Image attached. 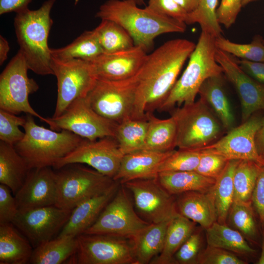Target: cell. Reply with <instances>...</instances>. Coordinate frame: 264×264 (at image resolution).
I'll return each instance as SVG.
<instances>
[{
    "instance_id": "1",
    "label": "cell",
    "mask_w": 264,
    "mask_h": 264,
    "mask_svg": "<svg viewBox=\"0 0 264 264\" xmlns=\"http://www.w3.org/2000/svg\"><path fill=\"white\" fill-rule=\"evenodd\" d=\"M196 45L187 39L171 40L147 55L138 72L132 119L146 118L147 113L159 109Z\"/></svg>"
},
{
    "instance_id": "2",
    "label": "cell",
    "mask_w": 264,
    "mask_h": 264,
    "mask_svg": "<svg viewBox=\"0 0 264 264\" xmlns=\"http://www.w3.org/2000/svg\"><path fill=\"white\" fill-rule=\"evenodd\" d=\"M138 6L133 0H108L100 5L95 17L116 22L130 34L134 45L146 51L158 36L186 31L185 23Z\"/></svg>"
},
{
    "instance_id": "3",
    "label": "cell",
    "mask_w": 264,
    "mask_h": 264,
    "mask_svg": "<svg viewBox=\"0 0 264 264\" xmlns=\"http://www.w3.org/2000/svg\"><path fill=\"white\" fill-rule=\"evenodd\" d=\"M55 1L47 0L36 10H22L16 13L14 20L20 50L28 68L41 75H53L48 38L53 23L50 12Z\"/></svg>"
},
{
    "instance_id": "4",
    "label": "cell",
    "mask_w": 264,
    "mask_h": 264,
    "mask_svg": "<svg viewBox=\"0 0 264 264\" xmlns=\"http://www.w3.org/2000/svg\"><path fill=\"white\" fill-rule=\"evenodd\" d=\"M216 49L215 38L201 31L185 69L158 110H170L176 105L179 107L194 103L206 79L223 74L216 59Z\"/></svg>"
},
{
    "instance_id": "5",
    "label": "cell",
    "mask_w": 264,
    "mask_h": 264,
    "mask_svg": "<svg viewBox=\"0 0 264 264\" xmlns=\"http://www.w3.org/2000/svg\"><path fill=\"white\" fill-rule=\"evenodd\" d=\"M33 116L27 114L23 128L25 135L14 145L29 169L53 167L79 144L83 139L66 130L60 132L38 125Z\"/></svg>"
},
{
    "instance_id": "6",
    "label": "cell",
    "mask_w": 264,
    "mask_h": 264,
    "mask_svg": "<svg viewBox=\"0 0 264 264\" xmlns=\"http://www.w3.org/2000/svg\"><path fill=\"white\" fill-rule=\"evenodd\" d=\"M55 172V206L72 210L91 198L105 194L120 183L79 163L66 165Z\"/></svg>"
},
{
    "instance_id": "7",
    "label": "cell",
    "mask_w": 264,
    "mask_h": 264,
    "mask_svg": "<svg viewBox=\"0 0 264 264\" xmlns=\"http://www.w3.org/2000/svg\"><path fill=\"white\" fill-rule=\"evenodd\" d=\"M172 115L176 121L178 149L199 151L216 141L220 134V121L200 98L176 109Z\"/></svg>"
},
{
    "instance_id": "8",
    "label": "cell",
    "mask_w": 264,
    "mask_h": 264,
    "mask_svg": "<svg viewBox=\"0 0 264 264\" xmlns=\"http://www.w3.org/2000/svg\"><path fill=\"white\" fill-rule=\"evenodd\" d=\"M138 84V73L122 80L97 79L87 98L99 114L119 124L132 117Z\"/></svg>"
},
{
    "instance_id": "9",
    "label": "cell",
    "mask_w": 264,
    "mask_h": 264,
    "mask_svg": "<svg viewBox=\"0 0 264 264\" xmlns=\"http://www.w3.org/2000/svg\"><path fill=\"white\" fill-rule=\"evenodd\" d=\"M29 69L19 49L0 76V109L15 114L24 112L48 124L47 118L38 113L29 102L30 94L39 89L37 82L27 75Z\"/></svg>"
},
{
    "instance_id": "10",
    "label": "cell",
    "mask_w": 264,
    "mask_h": 264,
    "mask_svg": "<svg viewBox=\"0 0 264 264\" xmlns=\"http://www.w3.org/2000/svg\"><path fill=\"white\" fill-rule=\"evenodd\" d=\"M51 67L57 81V98L52 117L61 115L76 99L85 97L97 78L89 61L60 60L51 57Z\"/></svg>"
},
{
    "instance_id": "11",
    "label": "cell",
    "mask_w": 264,
    "mask_h": 264,
    "mask_svg": "<svg viewBox=\"0 0 264 264\" xmlns=\"http://www.w3.org/2000/svg\"><path fill=\"white\" fill-rule=\"evenodd\" d=\"M77 248L72 258L77 264H135L132 241L128 238L99 234L76 237Z\"/></svg>"
},
{
    "instance_id": "12",
    "label": "cell",
    "mask_w": 264,
    "mask_h": 264,
    "mask_svg": "<svg viewBox=\"0 0 264 264\" xmlns=\"http://www.w3.org/2000/svg\"><path fill=\"white\" fill-rule=\"evenodd\" d=\"M149 224L137 214L128 190L120 184L96 221L84 233L108 234L132 240Z\"/></svg>"
},
{
    "instance_id": "13",
    "label": "cell",
    "mask_w": 264,
    "mask_h": 264,
    "mask_svg": "<svg viewBox=\"0 0 264 264\" xmlns=\"http://www.w3.org/2000/svg\"><path fill=\"white\" fill-rule=\"evenodd\" d=\"M47 119L50 129L68 131L89 140L114 138L118 125L96 112L87 96L75 100L60 116Z\"/></svg>"
},
{
    "instance_id": "14",
    "label": "cell",
    "mask_w": 264,
    "mask_h": 264,
    "mask_svg": "<svg viewBox=\"0 0 264 264\" xmlns=\"http://www.w3.org/2000/svg\"><path fill=\"white\" fill-rule=\"evenodd\" d=\"M122 184L132 195L135 211L146 221L159 223L179 215L176 196L169 193L156 178L134 179Z\"/></svg>"
},
{
    "instance_id": "15",
    "label": "cell",
    "mask_w": 264,
    "mask_h": 264,
    "mask_svg": "<svg viewBox=\"0 0 264 264\" xmlns=\"http://www.w3.org/2000/svg\"><path fill=\"white\" fill-rule=\"evenodd\" d=\"M123 156L113 137L95 140L83 138L75 149L58 160L53 167L58 169L69 164H86L113 178L119 170Z\"/></svg>"
},
{
    "instance_id": "16",
    "label": "cell",
    "mask_w": 264,
    "mask_h": 264,
    "mask_svg": "<svg viewBox=\"0 0 264 264\" xmlns=\"http://www.w3.org/2000/svg\"><path fill=\"white\" fill-rule=\"evenodd\" d=\"M71 211L55 205L42 207L19 212L12 223L34 248L58 236Z\"/></svg>"
},
{
    "instance_id": "17",
    "label": "cell",
    "mask_w": 264,
    "mask_h": 264,
    "mask_svg": "<svg viewBox=\"0 0 264 264\" xmlns=\"http://www.w3.org/2000/svg\"><path fill=\"white\" fill-rule=\"evenodd\" d=\"M261 121L260 117H251L229 130L226 135L200 150L220 154L229 160H250L264 166V157L258 153L255 142Z\"/></svg>"
},
{
    "instance_id": "18",
    "label": "cell",
    "mask_w": 264,
    "mask_h": 264,
    "mask_svg": "<svg viewBox=\"0 0 264 264\" xmlns=\"http://www.w3.org/2000/svg\"><path fill=\"white\" fill-rule=\"evenodd\" d=\"M215 57L223 74L233 85L239 97L242 122L255 112L264 110V85L249 76L240 67L235 57L217 47Z\"/></svg>"
},
{
    "instance_id": "19",
    "label": "cell",
    "mask_w": 264,
    "mask_h": 264,
    "mask_svg": "<svg viewBox=\"0 0 264 264\" xmlns=\"http://www.w3.org/2000/svg\"><path fill=\"white\" fill-rule=\"evenodd\" d=\"M47 166L30 169L21 188L14 195L19 212L55 205V172Z\"/></svg>"
},
{
    "instance_id": "20",
    "label": "cell",
    "mask_w": 264,
    "mask_h": 264,
    "mask_svg": "<svg viewBox=\"0 0 264 264\" xmlns=\"http://www.w3.org/2000/svg\"><path fill=\"white\" fill-rule=\"evenodd\" d=\"M143 47H132L112 53H102L90 61L97 79L117 81L132 77L141 68L147 56Z\"/></svg>"
},
{
    "instance_id": "21",
    "label": "cell",
    "mask_w": 264,
    "mask_h": 264,
    "mask_svg": "<svg viewBox=\"0 0 264 264\" xmlns=\"http://www.w3.org/2000/svg\"><path fill=\"white\" fill-rule=\"evenodd\" d=\"M174 150L159 152L142 150L124 154L113 179L124 184L134 179L157 178L161 165Z\"/></svg>"
},
{
    "instance_id": "22",
    "label": "cell",
    "mask_w": 264,
    "mask_h": 264,
    "mask_svg": "<svg viewBox=\"0 0 264 264\" xmlns=\"http://www.w3.org/2000/svg\"><path fill=\"white\" fill-rule=\"evenodd\" d=\"M119 185L105 194L84 201L73 209L68 220L57 237H76L84 233L96 221L115 194Z\"/></svg>"
},
{
    "instance_id": "23",
    "label": "cell",
    "mask_w": 264,
    "mask_h": 264,
    "mask_svg": "<svg viewBox=\"0 0 264 264\" xmlns=\"http://www.w3.org/2000/svg\"><path fill=\"white\" fill-rule=\"evenodd\" d=\"M178 213L205 230L217 220L212 188L207 192L189 191L175 196Z\"/></svg>"
},
{
    "instance_id": "24",
    "label": "cell",
    "mask_w": 264,
    "mask_h": 264,
    "mask_svg": "<svg viewBox=\"0 0 264 264\" xmlns=\"http://www.w3.org/2000/svg\"><path fill=\"white\" fill-rule=\"evenodd\" d=\"M12 222L0 224V264H26L33 247Z\"/></svg>"
},
{
    "instance_id": "25",
    "label": "cell",
    "mask_w": 264,
    "mask_h": 264,
    "mask_svg": "<svg viewBox=\"0 0 264 264\" xmlns=\"http://www.w3.org/2000/svg\"><path fill=\"white\" fill-rule=\"evenodd\" d=\"M171 220L150 223L131 240L135 264H150L151 261L160 253Z\"/></svg>"
},
{
    "instance_id": "26",
    "label": "cell",
    "mask_w": 264,
    "mask_h": 264,
    "mask_svg": "<svg viewBox=\"0 0 264 264\" xmlns=\"http://www.w3.org/2000/svg\"><path fill=\"white\" fill-rule=\"evenodd\" d=\"M148 121L147 133L142 150L167 152L176 147L177 124L172 115L168 118L161 119L153 112L146 114Z\"/></svg>"
},
{
    "instance_id": "27",
    "label": "cell",
    "mask_w": 264,
    "mask_h": 264,
    "mask_svg": "<svg viewBox=\"0 0 264 264\" xmlns=\"http://www.w3.org/2000/svg\"><path fill=\"white\" fill-rule=\"evenodd\" d=\"M223 75L206 79L198 94L213 109L222 126L229 131L233 128L235 119L223 87Z\"/></svg>"
},
{
    "instance_id": "28",
    "label": "cell",
    "mask_w": 264,
    "mask_h": 264,
    "mask_svg": "<svg viewBox=\"0 0 264 264\" xmlns=\"http://www.w3.org/2000/svg\"><path fill=\"white\" fill-rule=\"evenodd\" d=\"M29 170L14 146L0 141V183L9 188L13 196L23 185Z\"/></svg>"
},
{
    "instance_id": "29",
    "label": "cell",
    "mask_w": 264,
    "mask_h": 264,
    "mask_svg": "<svg viewBox=\"0 0 264 264\" xmlns=\"http://www.w3.org/2000/svg\"><path fill=\"white\" fill-rule=\"evenodd\" d=\"M156 178L161 185L174 196L189 191H209L216 181L195 171L162 172L158 173Z\"/></svg>"
},
{
    "instance_id": "30",
    "label": "cell",
    "mask_w": 264,
    "mask_h": 264,
    "mask_svg": "<svg viewBox=\"0 0 264 264\" xmlns=\"http://www.w3.org/2000/svg\"><path fill=\"white\" fill-rule=\"evenodd\" d=\"M195 222L178 215L172 219L168 226L163 248L150 264H176V253L195 230Z\"/></svg>"
},
{
    "instance_id": "31",
    "label": "cell",
    "mask_w": 264,
    "mask_h": 264,
    "mask_svg": "<svg viewBox=\"0 0 264 264\" xmlns=\"http://www.w3.org/2000/svg\"><path fill=\"white\" fill-rule=\"evenodd\" d=\"M77 248L76 237H57L34 248L29 264H61L70 262Z\"/></svg>"
},
{
    "instance_id": "32",
    "label": "cell",
    "mask_w": 264,
    "mask_h": 264,
    "mask_svg": "<svg viewBox=\"0 0 264 264\" xmlns=\"http://www.w3.org/2000/svg\"><path fill=\"white\" fill-rule=\"evenodd\" d=\"M208 245L224 249L236 255H253L255 250L238 231L217 221L205 229Z\"/></svg>"
},
{
    "instance_id": "33",
    "label": "cell",
    "mask_w": 264,
    "mask_h": 264,
    "mask_svg": "<svg viewBox=\"0 0 264 264\" xmlns=\"http://www.w3.org/2000/svg\"><path fill=\"white\" fill-rule=\"evenodd\" d=\"M51 57L60 60L91 61L103 53L94 30L86 31L71 43L60 48H50Z\"/></svg>"
},
{
    "instance_id": "34",
    "label": "cell",
    "mask_w": 264,
    "mask_h": 264,
    "mask_svg": "<svg viewBox=\"0 0 264 264\" xmlns=\"http://www.w3.org/2000/svg\"><path fill=\"white\" fill-rule=\"evenodd\" d=\"M239 160H229L212 187L217 214V221L226 224L229 209L234 201L233 176Z\"/></svg>"
},
{
    "instance_id": "35",
    "label": "cell",
    "mask_w": 264,
    "mask_h": 264,
    "mask_svg": "<svg viewBox=\"0 0 264 264\" xmlns=\"http://www.w3.org/2000/svg\"><path fill=\"white\" fill-rule=\"evenodd\" d=\"M148 126L147 117L130 118L118 124L114 138L124 155L142 149Z\"/></svg>"
},
{
    "instance_id": "36",
    "label": "cell",
    "mask_w": 264,
    "mask_h": 264,
    "mask_svg": "<svg viewBox=\"0 0 264 264\" xmlns=\"http://www.w3.org/2000/svg\"><path fill=\"white\" fill-rule=\"evenodd\" d=\"M94 30L103 53H112L134 46L133 39L128 32L114 22L102 20Z\"/></svg>"
},
{
    "instance_id": "37",
    "label": "cell",
    "mask_w": 264,
    "mask_h": 264,
    "mask_svg": "<svg viewBox=\"0 0 264 264\" xmlns=\"http://www.w3.org/2000/svg\"><path fill=\"white\" fill-rule=\"evenodd\" d=\"M261 167L252 161H240L233 176V201L252 202L253 191Z\"/></svg>"
},
{
    "instance_id": "38",
    "label": "cell",
    "mask_w": 264,
    "mask_h": 264,
    "mask_svg": "<svg viewBox=\"0 0 264 264\" xmlns=\"http://www.w3.org/2000/svg\"><path fill=\"white\" fill-rule=\"evenodd\" d=\"M227 223L246 239L257 243L258 230L252 202L233 201L228 213Z\"/></svg>"
},
{
    "instance_id": "39",
    "label": "cell",
    "mask_w": 264,
    "mask_h": 264,
    "mask_svg": "<svg viewBox=\"0 0 264 264\" xmlns=\"http://www.w3.org/2000/svg\"><path fill=\"white\" fill-rule=\"evenodd\" d=\"M216 47L233 56L253 62H264V38L255 35L249 44L232 42L222 36L215 38Z\"/></svg>"
},
{
    "instance_id": "40",
    "label": "cell",
    "mask_w": 264,
    "mask_h": 264,
    "mask_svg": "<svg viewBox=\"0 0 264 264\" xmlns=\"http://www.w3.org/2000/svg\"><path fill=\"white\" fill-rule=\"evenodd\" d=\"M219 0H199L197 9L189 14L188 24L198 23L202 31L216 38L222 36L223 31L216 15Z\"/></svg>"
},
{
    "instance_id": "41",
    "label": "cell",
    "mask_w": 264,
    "mask_h": 264,
    "mask_svg": "<svg viewBox=\"0 0 264 264\" xmlns=\"http://www.w3.org/2000/svg\"><path fill=\"white\" fill-rule=\"evenodd\" d=\"M200 156L199 151L175 150L162 163L159 173L195 171L199 163Z\"/></svg>"
},
{
    "instance_id": "42",
    "label": "cell",
    "mask_w": 264,
    "mask_h": 264,
    "mask_svg": "<svg viewBox=\"0 0 264 264\" xmlns=\"http://www.w3.org/2000/svg\"><path fill=\"white\" fill-rule=\"evenodd\" d=\"M0 109V141L14 146L23 139L25 132L19 127L24 125L26 118Z\"/></svg>"
},
{
    "instance_id": "43",
    "label": "cell",
    "mask_w": 264,
    "mask_h": 264,
    "mask_svg": "<svg viewBox=\"0 0 264 264\" xmlns=\"http://www.w3.org/2000/svg\"><path fill=\"white\" fill-rule=\"evenodd\" d=\"M202 235L196 228L174 256L176 264H198L202 251Z\"/></svg>"
},
{
    "instance_id": "44",
    "label": "cell",
    "mask_w": 264,
    "mask_h": 264,
    "mask_svg": "<svg viewBox=\"0 0 264 264\" xmlns=\"http://www.w3.org/2000/svg\"><path fill=\"white\" fill-rule=\"evenodd\" d=\"M200 156L195 171L206 177L216 179L222 173L229 161L225 157L206 150H199Z\"/></svg>"
},
{
    "instance_id": "45",
    "label": "cell",
    "mask_w": 264,
    "mask_h": 264,
    "mask_svg": "<svg viewBox=\"0 0 264 264\" xmlns=\"http://www.w3.org/2000/svg\"><path fill=\"white\" fill-rule=\"evenodd\" d=\"M247 262L237 255L224 249L209 245L202 250L198 257V264H246Z\"/></svg>"
},
{
    "instance_id": "46",
    "label": "cell",
    "mask_w": 264,
    "mask_h": 264,
    "mask_svg": "<svg viewBox=\"0 0 264 264\" xmlns=\"http://www.w3.org/2000/svg\"><path fill=\"white\" fill-rule=\"evenodd\" d=\"M149 9L188 24L189 13L175 0H149Z\"/></svg>"
},
{
    "instance_id": "47",
    "label": "cell",
    "mask_w": 264,
    "mask_h": 264,
    "mask_svg": "<svg viewBox=\"0 0 264 264\" xmlns=\"http://www.w3.org/2000/svg\"><path fill=\"white\" fill-rule=\"evenodd\" d=\"M7 186L0 184V224L12 222L19 212L15 198Z\"/></svg>"
},
{
    "instance_id": "48",
    "label": "cell",
    "mask_w": 264,
    "mask_h": 264,
    "mask_svg": "<svg viewBox=\"0 0 264 264\" xmlns=\"http://www.w3.org/2000/svg\"><path fill=\"white\" fill-rule=\"evenodd\" d=\"M242 0H221L217 9L218 22L229 28L236 22L241 10Z\"/></svg>"
},
{
    "instance_id": "49",
    "label": "cell",
    "mask_w": 264,
    "mask_h": 264,
    "mask_svg": "<svg viewBox=\"0 0 264 264\" xmlns=\"http://www.w3.org/2000/svg\"><path fill=\"white\" fill-rule=\"evenodd\" d=\"M251 202L264 232V165L261 167L253 191Z\"/></svg>"
},
{
    "instance_id": "50",
    "label": "cell",
    "mask_w": 264,
    "mask_h": 264,
    "mask_svg": "<svg viewBox=\"0 0 264 264\" xmlns=\"http://www.w3.org/2000/svg\"><path fill=\"white\" fill-rule=\"evenodd\" d=\"M242 69L251 78L264 85V62L237 60Z\"/></svg>"
},
{
    "instance_id": "51",
    "label": "cell",
    "mask_w": 264,
    "mask_h": 264,
    "mask_svg": "<svg viewBox=\"0 0 264 264\" xmlns=\"http://www.w3.org/2000/svg\"><path fill=\"white\" fill-rule=\"evenodd\" d=\"M32 0H0V15L17 13L28 7Z\"/></svg>"
},
{
    "instance_id": "52",
    "label": "cell",
    "mask_w": 264,
    "mask_h": 264,
    "mask_svg": "<svg viewBox=\"0 0 264 264\" xmlns=\"http://www.w3.org/2000/svg\"><path fill=\"white\" fill-rule=\"evenodd\" d=\"M255 142L258 153L264 157V117L261 118V125L255 136Z\"/></svg>"
},
{
    "instance_id": "53",
    "label": "cell",
    "mask_w": 264,
    "mask_h": 264,
    "mask_svg": "<svg viewBox=\"0 0 264 264\" xmlns=\"http://www.w3.org/2000/svg\"><path fill=\"white\" fill-rule=\"evenodd\" d=\"M188 13L194 12L198 8L199 0H175Z\"/></svg>"
},
{
    "instance_id": "54",
    "label": "cell",
    "mask_w": 264,
    "mask_h": 264,
    "mask_svg": "<svg viewBox=\"0 0 264 264\" xmlns=\"http://www.w3.org/2000/svg\"><path fill=\"white\" fill-rule=\"evenodd\" d=\"M10 46L7 41L1 35L0 36V65H2L7 58Z\"/></svg>"
},
{
    "instance_id": "55",
    "label": "cell",
    "mask_w": 264,
    "mask_h": 264,
    "mask_svg": "<svg viewBox=\"0 0 264 264\" xmlns=\"http://www.w3.org/2000/svg\"><path fill=\"white\" fill-rule=\"evenodd\" d=\"M263 233L261 253L259 259L256 263L257 264H264V232H263Z\"/></svg>"
},
{
    "instance_id": "56",
    "label": "cell",
    "mask_w": 264,
    "mask_h": 264,
    "mask_svg": "<svg viewBox=\"0 0 264 264\" xmlns=\"http://www.w3.org/2000/svg\"><path fill=\"white\" fill-rule=\"evenodd\" d=\"M257 0H242V7L245 6L249 3Z\"/></svg>"
},
{
    "instance_id": "57",
    "label": "cell",
    "mask_w": 264,
    "mask_h": 264,
    "mask_svg": "<svg viewBox=\"0 0 264 264\" xmlns=\"http://www.w3.org/2000/svg\"><path fill=\"white\" fill-rule=\"evenodd\" d=\"M138 5H142L145 4V0H133Z\"/></svg>"
},
{
    "instance_id": "58",
    "label": "cell",
    "mask_w": 264,
    "mask_h": 264,
    "mask_svg": "<svg viewBox=\"0 0 264 264\" xmlns=\"http://www.w3.org/2000/svg\"></svg>"
}]
</instances>
